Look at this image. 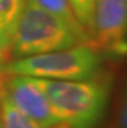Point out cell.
Masks as SVG:
<instances>
[{
	"label": "cell",
	"instance_id": "obj_4",
	"mask_svg": "<svg viewBox=\"0 0 127 128\" xmlns=\"http://www.w3.org/2000/svg\"><path fill=\"white\" fill-rule=\"evenodd\" d=\"M92 39L104 56H127V0H93Z\"/></svg>",
	"mask_w": 127,
	"mask_h": 128
},
{
	"label": "cell",
	"instance_id": "obj_9",
	"mask_svg": "<svg viewBox=\"0 0 127 128\" xmlns=\"http://www.w3.org/2000/svg\"><path fill=\"white\" fill-rule=\"evenodd\" d=\"M71 8L75 12L80 24L84 26L87 32H93V0H69ZM93 40V39H92Z\"/></svg>",
	"mask_w": 127,
	"mask_h": 128
},
{
	"label": "cell",
	"instance_id": "obj_7",
	"mask_svg": "<svg viewBox=\"0 0 127 128\" xmlns=\"http://www.w3.org/2000/svg\"><path fill=\"white\" fill-rule=\"evenodd\" d=\"M27 0H0V43L11 52V44L18 20Z\"/></svg>",
	"mask_w": 127,
	"mask_h": 128
},
{
	"label": "cell",
	"instance_id": "obj_2",
	"mask_svg": "<svg viewBox=\"0 0 127 128\" xmlns=\"http://www.w3.org/2000/svg\"><path fill=\"white\" fill-rule=\"evenodd\" d=\"M104 58V53L95 44H79L61 50L12 58L4 65L3 72L42 79L80 80L101 72Z\"/></svg>",
	"mask_w": 127,
	"mask_h": 128
},
{
	"label": "cell",
	"instance_id": "obj_11",
	"mask_svg": "<svg viewBox=\"0 0 127 128\" xmlns=\"http://www.w3.org/2000/svg\"><path fill=\"white\" fill-rule=\"evenodd\" d=\"M9 60H11V52L8 49H5L2 46V43H0V80H2L4 78V75H5L3 72V67Z\"/></svg>",
	"mask_w": 127,
	"mask_h": 128
},
{
	"label": "cell",
	"instance_id": "obj_3",
	"mask_svg": "<svg viewBox=\"0 0 127 128\" xmlns=\"http://www.w3.org/2000/svg\"><path fill=\"white\" fill-rule=\"evenodd\" d=\"M84 43L73 30L40 5L27 0L11 44V60L71 48Z\"/></svg>",
	"mask_w": 127,
	"mask_h": 128
},
{
	"label": "cell",
	"instance_id": "obj_12",
	"mask_svg": "<svg viewBox=\"0 0 127 128\" xmlns=\"http://www.w3.org/2000/svg\"><path fill=\"white\" fill-rule=\"evenodd\" d=\"M46 128H71L66 122H62V120H58V122H56V123H53V124H51V126H48V127H46Z\"/></svg>",
	"mask_w": 127,
	"mask_h": 128
},
{
	"label": "cell",
	"instance_id": "obj_5",
	"mask_svg": "<svg viewBox=\"0 0 127 128\" xmlns=\"http://www.w3.org/2000/svg\"><path fill=\"white\" fill-rule=\"evenodd\" d=\"M0 92L42 128L58 122L48 97L36 78L26 75H5Z\"/></svg>",
	"mask_w": 127,
	"mask_h": 128
},
{
	"label": "cell",
	"instance_id": "obj_6",
	"mask_svg": "<svg viewBox=\"0 0 127 128\" xmlns=\"http://www.w3.org/2000/svg\"><path fill=\"white\" fill-rule=\"evenodd\" d=\"M33 2L40 5L42 8H44L51 14H53L56 18L62 21L65 25H68L84 43L95 44L91 35L87 32L84 26L78 20L75 12H74V9L71 8V5L69 3V0H33Z\"/></svg>",
	"mask_w": 127,
	"mask_h": 128
},
{
	"label": "cell",
	"instance_id": "obj_10",
	"mask_svg": "<svg viewBox=\"0 0 127 128\" xmlns=\"http://www.w3.org/2000/svg\"><path fill=\"white\" fill-rule=\"evenodd\" d=\"M117 128H127V84L123 89L121 104H119V111L117 118Z\"/></svg>",
	"mask_w": 127,
	"mask_h": 128
},
{
	"label": "cell",
	"instance_id": "obj_8",
	"mask_svg": "<svg viewBox=\"0 0 127 128\" xmlns=\"http://www.w3.org/2000/svg\"><path fill=\"white\" fill-rule=\"evenodd\" d=\"M0 126L2 128H42L38 123L20 111L0 92Z\"/></svg>",
	"mask_w": 127,
	"mask_h": 128
},
{
	"label": "cell",
	"instance_id": "obj_1",
	"mask_svg": "<svg viewBox=\"0 0 127 128\" xmlns=\"http://www.w3.org/2000/svg\"><path fill=\"white\" fill-rule=\"evenodd\" d=\"M58 120L71 128H97L106 112L111 79L99 72L80 80L36 78Z\"/></svg>",
	"mask_w": 127,
	"mask_h": 128
},
{
	"label": "cell",
	"instance_id": "obj_13",
	"mask_svg": "<svg viewBox=\"0 0 127 128\" xmlns=\"http://www.w3.org/2000/svg\"><path fill=\"white\" fill-rule=\"evenodd\" d=\"M0 128H2V126H0Z\"/></svg>",
	"mask_w": 127,
	"mask_h": 128
}]
</instances>
